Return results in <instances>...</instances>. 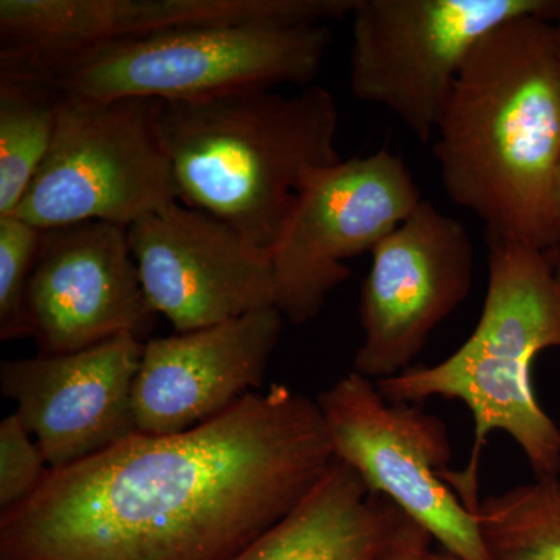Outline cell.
Listing matches in <instances>:
<instances>
[{
	"mask_svg": "<svg viewBox=\"0 0 560 560\" xmlns=\"http://www.w3.org/2000/svg\"><path fill=\"white\" fill-rule=\"evenodd\" d=\"M334 460L316 400L285 385L254 390L194 429L135 433L49 469L0 512V560H234Z\"/></svg>",
	"mask_w": 560,
	"mask_h": 560,
	"instance_id": "6da1fadb",
	"label": "cell"
},
{
	"mask_svg": "<svg viewBox=\"0 0 560 560\" xmlns=\"http://www.w3.org/2000/svg\"><path fill=\"white\" fill-rule=\"evenodd\" d=\"M433 140L442 187L485 223L488 241L560 250L555 21L522 16L489 33L460 69Z\"/></svg>",
	"mask_w": 560,
	"mask_h": 560,
	"instance_id": "7a4b0ae2",
	"label": "cell"
},
{
	"mask_svg": "<svg viewBox=\"0 0 560 560\" xmlns=\"http://www.w3.org/2000/svg\"><path fill=\"white\" fill-rule=\"evenodd\" d=\"M489 279L477 327L459 349L433 366H411L378 381L385 399L418 405L431 397L459 400L475 422L467 469L441 477L474 511L478 466L489 434H510L534 477L560 478V427L537 400L534 360L560 349V250L489 238Z\"/></svg>",
	"mask_w": 560,
	"mask_h": 560,
	"instance_id": "3957f363",
	"label": "cell"
},
{
	"mask_svg": "<svg viewBox=\"0 0 560 560\" xmlns=\"http://www.w3.org/2000/svg\"><path fill=\"white\" fill-rule=\"evenodd\" d=\"M154 117L179 201L268 256L308 173L341 161L337 102L326 88L158 102Z\"/></svg>",
	"mask_w": 560,
	"mask_h": 560,
	"instance_id": "277c9868",
	"label": "cell"
},
{
	"mask_svg": "<svg viewBox=\"0 0 560 560\" xmlns=\"http://www.w3.org/2000/svg\"><path fill=\"white\" fill-rule=\"evenodd\" d=\"M330 43L327 24L202 25L109 44L28 77L73 101H201L311 86Z\"/></svg>",
	"mask_w": 560,
	"mask_h": 560,
	"instance_id": "5b68a950",
	"label": "cell"
},
{
	"mask_svg": "<svg viewBox=\"0 0 560 560\" xmlns=\"http://www.w3.org/2000/svg\"><path fill=\"white\" fill-rule=\"evenodd\" d=\"M522 16L556 21L560 0H357L350 90L429 143L471 51Z\"/></svg>",
	"mask_w": 560,
	"mask_h": 560,
	"instance_id": "8992f818",
	"label": "cell"
},
{
	"mask_svg": "<svg viewBox=\"0 0 560 560\" xmlns=\"http://www.w3.org/2000/svg\"><path fill=\"white\" fill-rule=\"evenodd\" d=\"M156 103L61 97L49 154L13 215L40 231L88 221L128 228L179 201Z\"/></svg>",
	"mask_w": 560,
	"mask_h": 560,
	"instance_id": "52a82bcc",
	"label": "cell"
},
{
	"mask_svg": "<svg viewBox=\"0 0 560 560\" xmlns=\"http://www.w3.org/2000/svg\"><path fill=\"white\" fill-rule=\"evenodd\" d=\"M335 458L360 475L458 560H490L477 515L441 477L452 459L447 425L418 405L383 397L350 371L316 396Z\"/></svg>",
	"mask_w": 560,
	"mask_h": 560,
	"instance_id": "ba28073f",
	"label": "cell"
},
{
	"mask_svg": "<svg viewBox=\"0 0 560 560\" xmlns=\"http://www.w3.org/2000/svg\"><path fill=\"white\" fill-rule=\"evenodd\" d=\"M420 201L410 168L386 149L308 173L270 253L283 319L316 318L350 278L346 261L372 253Z\"/></svg>",
	"mask_w": 560,
	"mask_h": 560,
	"instance_id": "9c48e42d",
	"label": "cell"
},
{
	"mask_svg": "<svg viewBox=\"0 0 560 560\" xmlns=\"http://www.w3.org/2000/svg\"><path fill=\"white\" fill-rule=\"evenodd\" d=\"M371 256L353 371L378 382L411 368L434 329L470 296L475 249L459 220L422 200Z\"/></svg>",
	"mask_w": 560,
	"mask_h": 560,
	"instance_id": "30bf717a",
	"label": "cell"
},
{
	"mask_svg": "<svg viewBox=\"0 0 560 560\" xmlns=\"http://www.w3.org/2000/svg\"><path fill=\"white\" fill-rule=\"evenodd\" d=\"M355 0H0V70L36 75L109 44L228 24L316 25Z\"/></svg>",
	"mask_w": 560,
	"mask_h": 560,
	"instance_id": "8fae6325",
	"label": "cell"
},
{
	"mask_svg": "<svg viewBox=\"0 0 560 560\" xmlns=\"http://www.w3.org/2000/svg\"><path fill=\"white\" fill-rule=\"evenodd\" d=\"M140 285L176 334L276 307L271 257L237 231L176 201L128 226Z\"/></svg>",
	"mask_w": 560,
	"mask_h": 560,
	"instance_id": "7c38bea8",
	"label": "cell"
},
{
	"mask_svg": "<svg viewBox=\"0 0 560 560\" xmlns=\"http://www.w3.org/2000/svg\"><path fill=\"white\" fill-rule=\"evenodd\" d=\"M27 316L44 355L149 330L154 313L140 285L128 228L88 221L43 231Z\"/></svg>",
	"mask_w": 560,
	"mask_h": 560,
	"instance_id": "4fadbf2b",
	"label": "cell"
},
{
	"mask_svg": "<svg viewBox=\"0 0 560 560\" xmlns=\"http://www.w3.org/2000/svg\"><path fill=\"white\" fill-rule=\"evenodd\" d=\"M143 342L120 335L61 355L7 360L3 396L35 436L49 469L72 466L138 433L132 386Z\"/></svg>",
	"mask_w": 560,
	"mask_h": 560,
	"instance_id": "5bb4252c",
	"label": "cell"
},
{
	"mask_svg": "<svg viewBox=\"0 0 560 560\" xmlns=\"http://www.w3.org/2000/svg\"><path fill=\"white\" fill-rule=\"evenodd\" d=\"M276 307L143 342L132 412L143 434H175L259 389L282 331Z\"/></svg>",
	"mask_w": 560,
	"mask_h": 560,
	"instance_id": "9a60e30c",
	"label": "cell"
},
{
	"mask_svg": "<svg viewBox=\"0 0 560 560\" xmlns=\"http://www.w3.org/2000/svg\"><path fill=\"white\" fill-rule=\"evenodd\" d=\"M390 501L335 458L312 492L234 560H375Z\"/></svg>",
	"mask_w": 560,
	"mask_h": 560,
	"instance_id": "2e32d148",
	"label": "cell"
},
{
	"mask_svg": "<svg viewBox=\"0 0 560 560\" xmlns=\"http://www.w3.org/2000/svg\"><path fill=\"white\" fill-rule=\"evenodd\" d=\"M60 102L46 81L0 72V217L16 212L46 161Z\"/></svg>",
	"mask_w": 560,
	"mask_h": 560,
	"instance_id": "e0dca14e",
	"label": "cell"
},
{
	"mask_svg": "<svg viewBox=\"0 0 560 560\" xmlns=\"http://www.w3.org/2000/svg\"><path fill=\"white\" fill-rule=\"evenodd\" d=\"M474 512L490 560H560V478L486 497Z\"/></svg>",
	"mask_w": 560,
	"mask_h": 560,
	"instance_id": "ac0fdd59",
	"label": "cell"
},
{
	"mask_svg": "<svg viewBox=\"0 0 560 560\" xmlns=\"http://www.w3.org/2000/svg\"><path fill=\"white\" fill-rule=\"evenodd\" d=\"M43 231L16 215L0 217V340L31 337L27 290Z\"/></svg>",
	"mask_w": 560,
	"mask_h": 560,
	"instance_id": "d6986e66",
	"label": "cell"
},
{
	"mask_svg": "<svg viewBox=\"0 0 560 560\" xmlns=\"http://www.w3.org/2000/svg\"><path fill=\"white\" fill-rule=\"evenodd\" d=\"M49 466L36 441L16 415L0 422V512L31 499L46 478Z\"/></svg>",
	"mask_w": 560,
	"mask_h": 560,
	"instance_id": "ffe728a7",
	"label": "cell"
},
{
	"mask_svg": "<svg viewBox=\"0 0 560 560\" xmlns=\"http://www.w3.org/2000/svg\"><path fill=\"white\" fill-rule=\"evenodd\" d=\"M430 534L390 503L385 540L375 560H429Z\"/></svg>",
	"mask_w": 560,
	"mask_h": 560,
	"instance_id": "44dd1931",
	"label": "cell"
},
{
	"mask_svg": "<svg viewBox=\"0 0 560 560\" xmlns=\"http://www.w3.org/2000/svg\"><path fill=\"white\" fill-rule=\"evenodd\" d=\"M552 208H555L556 223L560 230V158L556 167L555 180H552Z\"/></svg>",
	"mask_w": 560,
	"mask_h": 560,
	"instance_id": "7402d4cb",
	"label": "cell"
},
{
	"mask_svg": "<svg viewBox=\"0 0 560 560\" xmlns=\"http://www.w3.org/2000/svg\"><path fill=\"white\" fill-rule=\"evenodd\" d=\"M429 560H458V559L453 558V556L447 555V552H445V555H434V552H430Z\"/></svg>",
	"mask_w": 560,
	"mask_h": 560,
	"instance_id": "603a6c76",
	"label": "cell"
},
{
	"mask_svg": "<svg viewBox=\"0 0 560 560\" xmlns=\"http://www.w3.org/2000/svg\"><path fill=\"white\" fill-rule=\"evenodd\" d=\"M556 27V38H558V49H559V58H560V16L555 21Z\"/></svg>",
	"mask_w": 560,
	"mask_h": 560,
	"instance_id": "cb8c5ba5",
	"label": "cell"
},
{
	"mask_svg": "<svg viewBox=\"0 0 560 560\" xmlns=\"http://www.w3.org/2000/svg\"><path fill=\"white\" fill-rule=\"evenodd\" d=\"M558 278L560 280V264H559V267H558Z\"/></svg>",
	"mask_w": 560,
	"mask_h": 560,
	"instance_id": "d4e9b609",
	"label": "cell"
}]
</instances>
